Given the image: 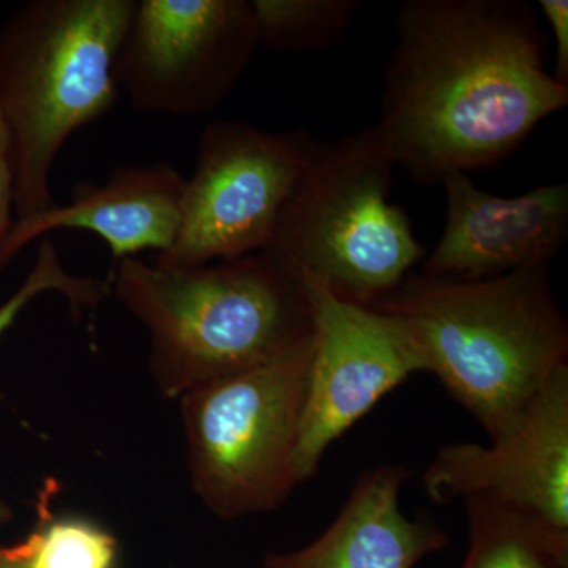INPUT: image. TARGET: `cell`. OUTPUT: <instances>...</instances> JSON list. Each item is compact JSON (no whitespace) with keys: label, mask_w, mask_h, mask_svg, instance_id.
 I'll use <instances>...</instances> for the list:
<instances>
[{"label":"cell","mask_w":568,"mask_h":568,"mask_svg":"<svg viewBox=\"0 0 568 568\" xmlns=\"http://www.w3.org/2000/svg\"><path fill=\"white\" fill-rule=\"evenodd\" d=\"M13 519V510L9 506L6 499L0 496V529Z\"/></svg>","instance_id":"7402d4cb"},{"label":"cell","mask_w":568,"mask_h":568,"mask_svg":"<svg viewBox=\"0 0 568 568\" xmlns=\"http://www.w3.org/2000/svg\"><path fill=\"white\" fill-rule=\"evenodd\" d=\"M373 308L413 325L429 373L489 439L568 366V324L549 264L476 282L409 274Z\"/></svg>","instance_id":"3957f363"},{"label":"cell","mask_w":568,"mask_h":568,"mask_svg":"<svg viewBox=\"0 0 568 568\" xmlns=\"http://www.w3.org/2000/svg\"><path fill=\"white\" fill-rule=\"evenodd\" d=\"M9 130H7L6 119H3L2 110H0V155H6L9 159Z\"/></svg>","instance_id":"44dd1931"},{"label":"cell","mask_w":568,"mask_h":568,"mask_svg":"<svg viewBox=\"0 0 568 568\" xmlns=\"http://www.w3.org/2000/svg\"><path fill=\"white\" fill-rule=\"evenodd\" d=\"M111 284L148 328L149 368L168 399L274 362L315 335L304 280L261 253L192 267L125 257Z\"/></svg>","instance_id":"7a4b0ae2"},{"label":"cell","mask_w":568,"mask_h":568,"mask_svg":"<svg viewBox=\"0 0 568 568\" xmlns=\"http://www.w3.org/2000/svg\"><path fill=\"white\" fill-rule=\"evenodd\" d=\"M395 168L373 125L320 142L261 254L342 301H384L424 257L405 211L388 201Z\"/></svg>","instance_id":"5b68a950"},{"label":"cell","mask_w":568,"mask_h":568,"mask_svg":"<svg viewBox=\"0 0 568 568\" xmlns=\"http://www.w3.org/2000/svg\"><path fill=\"white\" fill-rule=\"evenodd\" d=\"M313 349L315 335L274 362L179 398L192 488L215 517L275 510L297 487Z\"/></svg>","instance_id":"8992f818"},{"label":"cell","mask_w":568,"mask_h":568,"mask_svg":"<svg viewBox=\"0 0 568 568\" xmlns=\"http://www.w3.org/2000/svg\"><path fill=\"white\" fill-rule=\"evenodd\" d=\"M14 548L31 568H112L118 540L89 519L40 515L37 528Z\"/></svg>","instance_id":"2e32d148"},{"label":"cell","mask_w":568,"mask_h":568,"mask_svg":"<svg viewBox=\"0 0 568 568\" xmlns=\"http://www.w3.org/2000/svg\"><path fill=\"white\" fill-rule=\"evenodd\" d=\"M424 484L433 503L487 500L568 551V366L491 446L440 448Z\"/></svg>","instance_id":"30bf717a"},{"label":"cell","mask_w":568,"mask_h":568,"mask_svg":"<svg viewBox=\"0 0 568 568\" xmlns=\"http://www.w3.org/2000/svg\"><path fill=\"white\" fill-rule=\"evenodd\" d=\"M407 477L398 466L364 474L323 536L298 551L268 555L265 568H414L446 547L447 536L403 514L399 493Z\"/></svg>","instance_id":"4fadbf2b"},{"label":"cell","mask_w":568,"mask_h":568,"mask_svg":"<svg viewBox=\"0 0 568 568\" xmlns=\"http://www.w3.org/2000/svg\"><path fill=\"white\" fill-rule=\"evenodd\" d=\"M185 182L170 164H153L119 168L100 185L82 183L70 204L51 205L11 224L0 244V267L58 230L91 231L106 242L115 261L144 250L168 252L181 230Z\"/></svg>","instance_id":"7c38bea8"},{"label":"cell","mask_w":568,"mask_h":568,"mask_svg":"<svg viewBox=\"0 0 568 568\" xmlns=\"http://www.w3.org/2000/svg\"><path fill=\"white\" fill-rule=\"evenodd\" d=\"M304 280L315 316V349L295 470L298 484L315 476L325 450L416 373L428 355L403 317L342 301L317 280Z\"/></svg>","instance_id":"9c48e42d"},{"label":"cell","mask_w":568,"mask_h":568,"mask_svg":"<svg viewBox=\"0 0 568 568\" xmlns=\"http://www.w3.org/2000/svg\"><path fill=\"white\" fill-rule=\"evenodd\" d=\"M446 226L422 275L476 280L549 264L567 244L568 183H548L519 196H496L465 173L448 174Z\"/></svg>","instance_id":"8fae6325"},{"label":"cell","mask_w":568,"mask_h":568,"mask_svg":"<svg viewBox=\"0 0 568 568\" xmlns=\"http://www.w3.org/2000/svg\"><path fill=\"white\" fill-rule=\"evenodd\" d=\"M11 211H13V181H11L9 159L0 155V244L13 224Z\"/></svg>","instance_id":"d6986e66"},{"label":"cell","mask_w":568,"mask_h":568,"mask_svg":"<svg viewBox=\"0 0 568 568\" xmlns=\"http://www.w3.org/2000/svg\"><path fill=\"white\" fill-rule=\"evenodd\" d=\"M470 548L463 568H567L568 551L521 518L481 499H467Z\"/></svg>","instance_id":"5bb4252c"},{"label":"cell","mask_w":568,"mask_h":568,"mask_svg":"<svg viewBox=\"0 0 568 568\" xmlns=\"http://www.w3.org/2000/svg\"><path fill=\"white\" fill-rule=\"evenodd\" d=\"M61 293L65 295L71 312L80 315L82 310L100 304L108 294V284L99 280L74 276L65 271L59 257L58 248L50 239H43L37 252L36 264L6 304L0 305V338L13 325L26 305L31 304L40 294Z\"/></svg>","instance_id":"e0dca14e"},{"label":"cell","mask_w":568,"mask_h":568,"mask_svg":"<svg viewBox=\"0 0 568 568\" xmlns=\"http://www.w3.org/2000/svg\"><path fill=\"white\" fill-rule=\"evenodd\" d=\"M375 130L420 185L496 166L566 110L534 10L515 0H407Z\"/></svg>","instance_id":"6da1fadb"},{"label":"cell","mask_w":568,"mask_h":568,"mask_svg":"<svg viewBox=\"0 0 568 568\" xmlns=\"http://www.w3.org/2000/svg\"><path fill=\"white\" fill-rule=\"evenodd\" d=\"M357 7L354 0H253L257 41L274 51L324 50L342 39Z\"/></svg>","instance_id":"9a60e30c"},{"label":"cell","mask_w":568,"mask_h":568,"mask_svg":"<svg viewBox=\"0 0 568 568\" xmlns=\"http://www.w3.org/2000/svg\"><path fill=\"white\" fill-rule=\"evenodd\" d=\"M541 13L547 18L556 41V70L552 77L568 85V2L567 0H540Z\"/></svg>","instance_id":"ac0fdd59"},{"label":"cell","mask_w":568,"mask_h":568,"mask_svg":"<svg viewBox=\"0 0 568 568\" xmlns=\"http://www.w3.org/2000/svg\"><path fill=\"white\" fill-rule=\"evenodd\" d=\"M257 48L248 0H138L112 77L145 114H209Z\"/></svg>","instance_id":"ba28073f"},{"label":"cell","mask_w":568,"mask_h":568,"mask_svg":"<svg viewBox=\"0 0 568 568\" xmlns=\"http://www.w3.org/2000/svg\"><path fill=\"white\" fill-rule=\"evenodd\" d=\"M138 0H31L0 29V110L17 220L54 205L51 171L69 138L114 106L115 58Z\"/></svg>","instance_id":"277c9868"},{"label":"cell","mask_w":568,"mask_h":568,"mask_svg":"<svg viewBox=\"0 0 568 568\" xmlns=\"http://www.w3.org/2000/svg\"><path fill=\"white\" fill-rule=\"evenodd\" d=\"M0 568H31L17 548L0 547Z\"/></svg>","instance_id":"ffe728a7"},{"label":"cell","mask_w":568,"mask_h":568,"mask_svg":"<svg viewBox=\"0 0 568 568\" xmlns=\"http://www.w3.org/2000/svg\"><path fill=\"white\" fill-rule=\"evenodd\" d=\"M317 144L304 130L274 133L239 121L205 126L185 182L181 230L155 263L192 267L263 252Z\"/></svg>","instance_id":"52a82bcc"}]
</instances>
